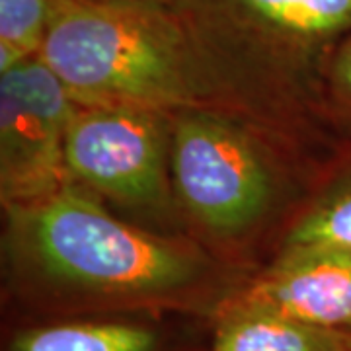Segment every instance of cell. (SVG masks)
I'll return each mask as SVG.
<instances>
[{
	"instance_id": "1",
	"label": "cell",
	"mask_w": 351,
	"mask_h": 351,
	"mask_svg": "<svg viewBox=\"0 0 351 351\" xmlns=\"http://www.w3.org/2000/svg\"><path fill=\"white\" fill-rule=\"evenodd\" d=\"M14 318L186 316L213 324L246 274L188 234L141 226L73 182L2 209Z\"/></svg>"
},
{
	"instance_id": "2",
	"label": "cell",
	"mask_w": 351,
	"mask_h": 351,
	"mask_svg": "<svg viewBox=\"0 0 351 351\" xmlns=\"http://www.w3.org/2000/svg\"><path fill=\"white\" fill-rule=\"evenodd\" d=\"M299 141L246 113L184 108L170 113V174L189 239L250 276L262 240L289 225L313 182H302ZM283 234V232H281Z\"/></svg>"
},
{
	"instance_id": "3",
	"label": "cell",
	"mask_w": 351,
	"mask_h": 351,
	"mask_svg": "<svg viewBox=\"0 0 351 351\" xmlns=\"http://www.w3.org/2000/svg\"><path fill=\"white\" fill-rule=\"evenodd\" d=\"M226 104L299 141L338 138L322 115L330 55L351 36V0H174Z\"/></svg>"
},
{
	"instance_id": "4",
	"label": "cell",
	"mask_w": 351,
	"mask_h": 351,
	"mask_svg": "<svg viewBox=\"0 0 351 351\" xmlns=\"http://www.w3.org/2000/svg\"><path fill=\"white\" fill-rule=\"evenodd\" d=\"M39 59L78 106L232 110L172 2L55 0Z\"/></svg>"
},
{
	"instance_id": "5",
	"label": "cell",
	"mask_w": 351,
	"mask_h": 351,
	"mask_svg": "<svg viewBox=\"0 0 351 351\" xmlns=\"http://www.w3.org/2000/svg\"><path fill=\"white\" fill-rule=\"evenodd\" d=\"M66 180L125 219L186 234L170 174V113L76 106L64 147Z\"/></svg>"
},
{
	"instance_id": "6",
	"label": "cell",
	"mask_w": 351,
	"mask_h": 351,
	"mask_svg": "<svg viewBox=\"0 0 351 351\" xmlns=\"http://www.w3.org/2000/svg\"><path fill=\"white\" fill-rule=\"evenodd\" d=\"M76 104L39 57L0 73V201L24 205L61 188Z\"/></svg>"
},
{
	"instance_id": "7",
	"label": "cell",
	"mask_w": 351,
	"mask_h": 351,
	"mask_svg": "<svg viewBox=\"0 0 351 351\" xmlns=\"http://www.w3.org/2000/svg\"><path fill=\"white\" fill-rule=\"evenodd\" d=\"M223 311L279 314L351 334V248L277 252L242 281Z\"/></svg>"
},
{
	"instance_id": "8",
	"label": "cell",
	"mask_w": 351,
	"mask_h": 351,
	"mask_svg": "<svg viewBox=\"0 0 351 351\" xmlns=\"http://www.w3.org/2000/svg\"><path fill=\"white\" fill-rule=\"evenodd\" d=\"M211 322L186 316L12 318L2 351H207Z\"/></svg>"
},
{
	"instance_id": "9",
	"label": "cell",
	"mask_w": 351,
	"mask_h": 351,
	"mask_svg": "<svg viewBox=\"0 0 351 351\" xmlns=\"http://www.w3.org/2000/svg\"><path fill=\"white\" fill-rule=\"evenodd\" d=\"M304 246L351 248V138H339L322 162L274 256Z\"/></svg>"
},
{
	"instance_id": "10",
	"label": "cell",
	"mask_w": 351,
	"mask_h": 351,
	"mask_svg": "<svg viewBox=\"0 0 351 351\" xmlns=\"http://www.w3.org/2000/svg\"><path fill=\"white\" fill-rule=\"evenodd\" d=\"M207 351H351V334L279 314L223 311L211 324Z\"/></svg>"
},
{
	"instance_id": "11",
	"label": "cell",
	"mask_w": 351,
	"mask_h": 351,
	"mask_svg": "<svg viewBox=\"0 0 351 351\" xmlns=\"http://www.w3.org/2000/svg\"><path fill=\"white\" fill-rule=\"evenodd\" d=\"M55 0H0V73L39 57Z\"/></svg>"
},
{
	"instance_id": "12",
	"label": "cell",
	"mask_w": 351,
	"mask_h": 351,
	"mask_svg": "<svg viewBox=\"0 0 351 351\" xmlns=\"http://www.w3.org/2000/svg\"><path fill=\"white\" fill-rule=\"evenodd\" d=\"M322 115L336 138H351V36L330 55L322 84Z\"/></svg>"
},
{
	"instance_id": "13",
	"label": "cell",
	"mask_w": 351,
	"mask_h": 351,
	"mask_svg": "<svg viewBox=\"0 0 351 351\" xmlns=\"http://www.w3.org/2000/svg\"><path fill=\"white\" fill-rule=\"evenodd\" d=\"M162 2H174V0H162Z\"/></svg>"
}]
</instances>
